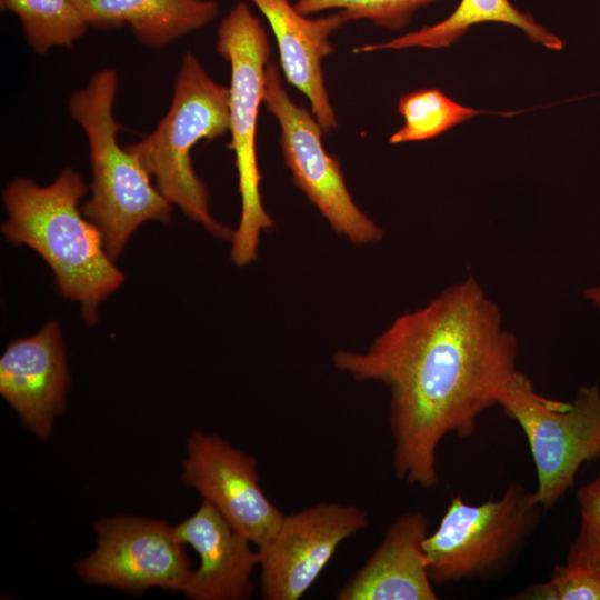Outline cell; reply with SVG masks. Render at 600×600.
<instances>
[{"label": "cell", "mask_w": 600, "mask_h": 600, "mask_svg": "<svg viewBox=\"0 0 600 600\" xmlns=\"http://www.w3.org/2000/svg\"><path fill=\"white\" fill-rule=\"evenodd\" d=\"M216 49L230 63V128L228 148L234 152L241 214L231 240L234 264L248 266L258 257L261 233L273 227L262 203L257 157V122L263 102L270 56L268 33L246 2L237 3L220 21Z\"/></svg>", "instance_id": "obj_6"}, {"label": "cell", "mask_w": 600, "mask_h": 600, "mask_svg": "<svg viewBox=\"0 0 600 600\" xmlns=\"http://www.w3.org/2000/svg\"><path fill=\"white\" fill-rule=\"evenodd\" d=\"M579 530L568 548L566 562L583 564L600 572V476L576 492Z\"/></svg>", "instance_id": "obj_21"}, {"label": "cell", "mask_w": 600, "mask_h": 600, "mask_svg": "<svg viewBox=\"0 0 600 600\" xmlns=\"http://www.w3.org/2000/svg\"><path fill=\"white\" fill-rule=\"evenodd\" d=\"M88 186L64 168L48 186L13 179L2 192L8 219L1 232L12 243L33 249L51 268L58 292L81 306L88 326L98 308L123 282L124 274L108 254L102 234L81 210Z\"/></svg>", "instance_id": "obj_2"}, {"label": "cell", "mask_w": 600, "mask_h": 600, "mask_svg": "<svg viewBox=\"0 0 600 600\" xmlns=\"http://www.w3.org/2000/svg\"><path fill=\"white\" fill-rule=\"evenodd\" d=\"M544 510L530 491L511 482L497 500L467 503L451 498L437 529L423 542L434 586L490 581L517 562Z\"/></svg>", "instance_id": "obj_5"}, {"label": "cell", "mask_w": 600, "mask_h": 600, "mask_svg": "<svg viewBox=\"0 0 600 600\" xmlns=\"http://www.w3.org/2000/svg\"><path fill=\"white\" fill-rule=\"evenodd\" d=\"M177 538L191 546L200 564L181 592L191 600H246L252 590V572L259 551L209 502L174 526Z\"/></svg>", "instance_id": "obj_13"}, {"label": "cell", "mask_w": 600, "mask_h": 600, "mask_svg": "<svg viewBox=\"0 0 600 600\" xmlns=\"http://www.w3.org/2000/svg\"><path fill=\"white\" fill-rule=\"evenodd\" d=\"M439 0H367V20L380 28L399 31L421 8Z\"/></svg>", "instance_id": "obj_22"}, {"label": "cell", "mask_w": 600, "mask_h": 600, "mask_svg": "<svg viewBox=\"0 0 600 600\" xmlns=\"http://www.w3.org/2000/svg\"><path fill=\"white\" fill-rule=\"evenodd\" d=\"M521 428L537 473L534 500L544 512L573 487L580 468L600 459V387H580L572 401L549 399L518 371L498 404Z\"/></svg>", "instance_id": "obj_7"}, {"label": "cell", "mask_w": 600, "mask_h": 600, "mask_svg": "<svg viewBox=\"0 0 600 600\" xmlns=\"http://www.w3.org/2000/svg\"><path fill=\"white\" fill-rule=\"evenodd\" d=\"M368 524L367 511L337 502H320L284 514L274 536L258 548L262 598L300 599L338 546Z\"/></svg>", "instance_id": "obj_10"}, {"label": "cell", "mask_w": 600, "mask_h": 600, "mask_svg": "<svg viewBox=\"0 0 600 600\" xmlns=\"http://www.w3.org/2000/svg\"><path fill=\"white\" fill-rule=\"evenodd\" d=\"M118 82L117 71L106 68L68 101L69 113L84 131L90 148L91 197L81 210L101 232L113 260L143 222L168 223L172 213V204L151 183L150 174L117 140L121 130L113 114Z\"/></svg>", "instance_id": "obj_3"}, {"label": "cell", "mask_w": 600, "mask_h": 600, "mask_svg": "<svg viewBox=\"0 0 600 600\" xmlns=\"http://www.w3.org/2000/svg\"><path fill=\"white\" fill-rule=\"evenodd\" d=\"M518 339L473 276L427 304L398 316L362 351L338 350L333 366L390 392L392 467L422 489L439 480L438 448L450 434L470 438L519 371Z\"/></svg>", "instance_id": "obj_1"}, {"label": "cell", "mask_w": 600, "mask_h": 600, "mask_svg": "<svg viewBox=\"0 0 600 600\" xmlns=\"http://www.w3.org/2000/svg\"><path fill=\"white\" fill-rule=\"evenodd\" d=\"M70 386L67 353L59 322L11 340L0 359V394L40 440L50 437L66 410Z\"/></svg>", "instance_id": "obj_12"}, {"label": "cell", "mask_w": 600, "mask_h": 600, "mask_svg": "<svg viewBox=\"0 0 600 600\" xmlns=\"http://www.w3.org/2000/svg\"><path fill=\"white\" fill-rule=\"evenodd\" d=\"M398 112L403 118V126L389 138L391 144L437 138L480 113L437 88L403 94L399 99Z\"/></svg>", "instance_id": "obj_19"}, {"label": "cell", "mask_w": 600, "mask_h": 600, "mask_svg": "<svg viewBox=\"0 0 600 600\" xmlns=\"http://www.w3.org/2000/svg\"><path fill=\"white\" fill-rule=\"evenodd\" d=\"M429 520L409 511L391 522L382 541L340 588L338 600H437L423 542Z\"/></svg>", "instance_id": "obj_14"}, {"label": "cell", "mask_w": 600, "mask_h": 600, "mask_svg": "<svg viewBox=\"0 0 600 600\" xmlns=\"http://www.w3.org/2000/svg\"><path fill=\"white\" fill-rule=\"evenodd\" d=\"M269 22L286 81L302 92L323 134L338 126L326 88L322 60L334 51L330 36L348 22L342 11L310 19L288 0H251Z\"/></svg>", "instance_id": "obj_15"}, {"label": "cell", "mask_w": 600, "mask_h": 600, "mask_svg": "<svg viewBox=\"0 0 600 600\" xmlns=\"http://www.w3.org/2000/svg\"><path fill=\"white\" fill-rule=\"evenodd\" d=\"M0 9L19 18L29 46L38 54L54 47H72L89 28L74 0H0Z\"/></svg>", "instance_id": "obj_18"}, {"label": "cell", "mask_w": 600, "mask_h": 600, "mask_svg": "<svg viewBox=\"0 0 600 600\" xmlns=\"http://www.w3.org/2000/svg\"><path fill=\"white\" fill-rule=\"evenodd\" d=\"M254 457L217 434L193 431L187 440L181 481L258 548L279 529L284 513L259 484Z\"/></svg>", "instance_id": "obj_11"}, {"label": "cell", "mask_w": 600, "mask_h": 600, "mask_svg": "<svg viewBox=\"0 0 600 600\" xmlns=\"http://www.w3.org/2000/svg\"><path fill=\"white\" fill-rule=\"evenodd\" d=\"M229 87L216 82L188 51L173 83L168 112L152 132L126 146L154 178L164 199L220 240H232L234 230L211 216L209 190L192 167L191 151L199 141L229 132Z\"/></svg>", "instance_id": "obj_4"}, {"label": "cell", "mask_w": 600, "mask_h": 600, "mask_svg": "<svg viewBox=\"0 0 600 600\" xmlns=\"http://www.w3.org/2000/svg\"><path fill=\"white\" fill-rule=\"evenodd\" d=\"M94 550L77 560L84 582L139 594L150 588L182 591L192 571L187 548L166 521L118 514L93 524Z\"/></svg>", "instance_id": "obj_9"}, {"label": "cell", "mask_w": 600, "mask_h": 600, "mask_svg": "<svg viewBox=\"0 0 600 600\" xmlns=\"http://www.w3.org/2000/svg\"><path fill=\"white\" fill-rule=\"evenodd\" d=\"M89 27L128 26L136 39L151 49L167 47L178 38L216 20L214 0H74Z\"/></svg>", "instance_id": "obj_16"}, {"label": "cell", "mask_w": 600, "mask_h": 600, "mask_svg": "<svg viewBox=\"0 0 600 600\" xmlns=\"http://www.w3.org/2000/svg\"><path fill=\"white\" fill-rule=\"evenodd\" d=\"M586 301L600 310V283L590 286L583 290Z\"/></svg>", "instance_id": "obj_24"}, {"label": "cell", "mask_w": 600, "mask_h": 600, "mask_svg": "<svg viewBox=\"0 0 600 600\" xmlns=\"http://www.w3.org/2000/svg\"><path fill=\"white\" fill-rule=\"evenodd\" d=\"M263 102L279 123L282 158L294 186L339 236L358 246L381 241L382 228L356 204L338 159L322 144L319 123L289 97L274 62L266 68Z\"/></svg>", "instance_id": "obj_8"}, {"label": "cell", "mask_w": 600, "mask_h": 600, "mask_svg": "<svg viewBox=\"0 0 600 600\" xmlns=\"http://www.w3.org/2000/svg\"><path fill=\"white\" fill-rule=\"evenodd\" d=\"M513 600H600V572L583 564L554 566L547 581L517 592Z\"/></svg>", "instance_id": "obj_20"}, {"label": "cell", "mask_w": 600, "mask_h": 600, "mask_svg": "<svg viewBox=\"0 0 600 600\" xmlns=\"http://www.w3.org/2000/svg\"><path fill=\"white\" fill-rule=\"evenodd\" d=\"M293 6L303 16L337 9L348 21L367 19V0H297Z\"/></svg>", "instance_id": "obj_23"}, {"label": "cell", "mask_w": 600, "mask_h": 600, "mask_svg": "<svg viewBox=\"0 0 600 600\" xmlns=\"http://www.w3.org/2000/svg\"><path fill=\"white\" fill-rule=\"evenodd\" d=\"M486 22L504 23L519 28L536 43L547 49L561 50L562 40L537 22L532 14L518 10L509 0H461L442 21L417 31L401 34L383 43L353 48L354 53L384 49L447 48L457 42L471 27Z\"/></svg>", "instance_id": "obj_17"}]
</instances>
